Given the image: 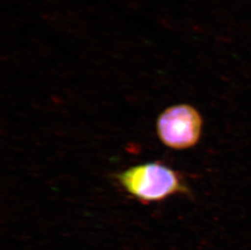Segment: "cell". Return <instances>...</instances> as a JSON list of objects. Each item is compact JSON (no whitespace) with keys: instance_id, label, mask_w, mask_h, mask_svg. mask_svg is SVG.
I'll use <instances>...</instances> for the list:
<instances>
[{"instance_id":"1","label":"cell","mask_w":251,"mask_h":250,"mask_svg":"<svg viewBox=\"0 0 251 250\" xmlns=\"http://www.w3.org/2000/svg\"><path fill=\"white\" fill-rule=\"evenodd\" d=\"M115 178L129 196L145 204L190 194V188L180 173L159 162L133 166L117 173Z\"/></svg>"},{"instance_id":"2","label":"cell","mask_w":251,"mask_h":250,"mask_svg":"<svg viewBox=\"0 0 251 250\" xmlns=\"http://www.w3.org/2000/svg\"><path fill=\"white\" fill-rule=\"evenodd\" d=\"M202 130V116L189 104L169 106L157 118L158 137L170 149L181 150L195 147L201 139Z\"/></svg>"}]
</instances>
